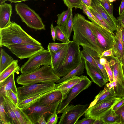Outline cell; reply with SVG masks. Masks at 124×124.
I'll use <instances>...</instances> for the list:
<instances>
[{
    "label": "cell",
    "mask_w": 124,
    "mask_h": 124,
    "mask_svg": "<svg viewBox=\"0 0 124 124\" xmlns=\"http://www.w3.org/2000/svg\"><path fill=\"white\" fill-rule=\"evenodd\" d=\"M52 56L48 50L43 49L34 54L23 64L20 68L21 74H25L33 71L45 65H50Z\"/></svg>",
    "instance_id": "8992f818"
},
{
    "label": "cell",
    "mask_w": 124,
    "mask_h": 124,
    "mask_svg": "<svg viewBox=\"0 0 124 124\" xmlns=\"http://www.w3.org/2000/svg\"><path fill=\"white\" fill-rule=\"evenodd\" d=\"M7 1V0H0V5L5 3Z\"/></svg>",
    "instance_id": "94428289"
},
{
    "label": "cell",
    "mask_w": 124,
    "mask_h": 124,
    "mask_svg": "<svg viewBox=\"0 0 124 124\" xmlns=\"http://www.w3.org/2000/svg\"><path fill=\"white\" fill-rule=\"evenodd\" d=\"M50 29L51 31V34L53 40L54 42L55 40L56 39V33L54 27L53 23H52L51 27Z\"/></svg>",
    "instance_id": "816d5d0a"
},
{
    "label": "cell",
    "mask_w": 124,
    "mask_h": 124,
    "mask_svg": "<svg viewBox=\"0 0 124 124\" xmlns=\"http://www.w3.org/2000/svg\"><path fill=\"white\" fill-rule=\"evenodd\" d=\"M101 2L103 7L113 19L117 23V19H116L113 15V8L111 2H110L108 0H103L102 2Z\"/></svg>",
    "instance_id": "f35d334b"
},
{
    "label": "cell",
    "mask_w": 124,
    "mask_h": 124,
    "mask_svg": "<svg viewBox=\"0 0 124 124\" xmlns=\"http://www.w3.org/2000/svg\"><path fill=\"white\" fill-rule=\"evenodd\" d=\"M92 8L96 11L104 18L114 31L116 30L117 23L116 22L102 5L99 0H91Z\"/></svg>",
    "instance_id": "e0dca14e"
},
{
    "label": "cell",
    "mask_w": 124,
    "mask_h": 124,
    "mask_svg": "<svg viewBox=\"0 0 124 124\" xmlns=\"http://www.w3.org/2000/svg\"><path fill=\"white\" fill-rule=\"evenodd\" d=\"M89 21L77 13L73 18V40L79 45L87 46L97 52L100 57L103 52L99 46L90 26Z\"/></svg>",
    "instance_id": "6da1fadb"
},
{
    "label": "cell",
    "mask_w": 124,
    "mask_h": 124,
    "mask_svg": "<svg viewBox=\"0 0 124 124\" xmlns=\"http://www.w3.org/2000/svg\"><path fill=\"white\" fill-rule=\"evenodd\" d=\"M54 27L56 33V39L61 41L62 43H67L70 41L67 35L65 30L62 29L57 25Z\"/></svg>",
    "instance_id": "836d02e7"
},
{
    "label": "cell",
    "mask_w": 124,
    "mask_h": 124,
    "mask_svg": "<svg viewBox=\"0 0 124 124\" xmlns=\"http://www.w3.org/2000/svg\"><path fill=\"white\" fill-rule=\"evenodd\" d=\"M68 44L69 43H67L62 48L51 55V65L54 72L61 66L64 61L67 52Z\"/></svg>",
    "instance_id": "7402d4cb"
},
{
    "label": "cell",
    "mask_w": 124,
    "mask_h": 124,
    "mask_svg": "<svg viewBox=\"0 0 124 124\" xmlns=\"http://www.w3.org/2000/svg\"><path fill=\"white\" fill-rule=\"evenodd\" d=\"M61 101L47 105H41L36 103L23 111L28 115L33 124H37V120L39 117L44 115L47 116L51 114L57 109Z\"/></svg>",
    "instance_id": "5bb4252c"
},
{
    "label": "cell",
    "mask_w": 124,
    "mask_h": 124,
    "mask_svg": "<svg viewBox=\"0 0 124 124\" xmlns=\"http://www.w3.org/2000/svg\"><path fill=\"white\" fill-rule=\"evenodd\" d=\"M116 0H108L110 2H113Z\"/></svg>",
    "instance_id": "e7e4bbea"
},
{
    "label": "cell",
    "mask_w": 124,
    "mask_h": 124,
    "mask_svg": "<svg viewBox=\"0 0 124 124\" xmlns=\"http://www.w3.org/2000/svg\"><path fill=\"white\" fill-rule=\"evenodd\" d=\"M91 84V81L87 76H84L83 79L70 90L65 98L60 103L57 109V113H62L72 100L81 92L88 88Z\"/></svg>",
    "instance_id": "7c38bea8"
},
{
    "label": "cell",
    "mask_w": 124,
    "mask_h": 124,
    "mask_svg": "<svg viewBox=\"0 0 124 124\" xmlns=\"http://www.w3.org/2000/svg\"><path fill=\"white\" fill-rule=\"evenodd\" d=\"M106 86L110 89H114V85L113 82H110L107 83L106 85Z\"/></svg>",
    "instance_id": "680465c9"
},
{
    "label": "cell",
    "mask_w": 124,
    "mask_h": 124,
    "mask_svg": "<svg viewBox=\"0 0 124 124\" xmlns=\"http://www.w3.org/2000/svg\"><path fill=\"white\" fill-rule=\"evenodd\" d=\"M123 27L117 22L116 35L114 36V43L112 48L114 56L121 62L124 56V50L122 34Z\"/></svg>",
    "instance_id": "9a60e30c"
},
{
    "label": "cell",
    "mask_w": 124,
    "mask_h": 124,
    "mask_svg": "<svg viewBox=\"0 0 124 124\" xmlns=\"http://www.w3.org/2000/svg\"><path fill=\"white\" fill-rule=\"evenodd\" d=\"M4 96L8 98L16 106H18L19 100L18 95L11 90L7 91Z\"/></svg>",
    "instance_id": "60d3db41"
},
{
    "label": "cell",
    "mask_w": 124,
    "mask_h": 124,
    "mask_svg": "<svg viewBox=\"0 0 124 124\" xmlns=\"http://www.w3.org/2000/svg\"><path fill=\"white\" fill-rule=\"evenodd\" d=\"M93 124H105L103 120L100 117L96 118Z\"/></svg>",
    "instance_id": "11a10c76"
},
{
    "label": "cell",
    "mask_w": 124,
    "mask_h": 124,
    "mask_svg": "<svg viewBox=\"0 0 124 124\" xmlns=\"http://www.w3.org/2000/svg\"><path fill=\"white\" fill-rule=\"evenodd\" d=\"M85 68V60L82 58V60L79 65L70 71L65 76L60 78L56 83H59L73 76H80L83 74Z\"/></svg>",
    "instance_id": "f1b7e54d"
},
{
    "label": "cell",
    "mask_w": 124,
    "mask_h": 124,
    "mask_svg": "<svg viewBox=\"0 0 124 124\" xmlns=\"http://www.w3.org/2000/svg\"><path fill=\"white\" fill-rule=\"evenodd\" d=\"M116 97L114 89H109L106 85L95 97L94 100L89 104L88 108L92 106L107 99Z\"/></svg>",
    "instance_id": "d4e9b609"
},
{
    "label": "cell",
    "mask_w": 124,
    "mask_h": 124,
    "mask_svg": "<svg viewBox=\"0 0 124 124\" xmlns=\"http://www.w3.org/2000/svg\"><path fill=\"white\" fill-rule=\"evenodd\" d=\"M100 58L99 57H96L94 58V60L97 66L102 73L105 80L107 82L108 81V77L104 66L101 64L100 63Z\"/></svg>",
    "instance_id": "b9f144b4"
},
{
    "label": "cell",
    "mask_w": 124,
    "mask_h": 124,
    "mask_svg": "<svg viewBox=\"0 0 124 124\" xmlns=\"http://www.w3.org/2000/svg\"><path fill=\"white\" fill-rule=\"evenodd\" d=\"M62 99V93L56 88L54 91L40 99L37 103L41 105H49L59 101H61Z\"/></svg>",
    "instance_id": "603a6c76"
},
{
    "label": "cell",
    "mask_w": 124,
    "mask_h": 124,
    "mask_svg": "<svg viewBox=\"0 0 124 124\" xmlns=\"http://www.w3.org/2000/svg\"><path fill=\"white\" fill-rule=\"evenodd\" d=\"M115 111L117 114L119 115L120 116L121 124H124V103Z\"/></svg>",
    "instance_id": "bcb514c9"
},
{
    "label": "cell",
    "mask_w": 124,
    "mask_h": 124,
    "mask_svg": "<svg viewBox=\"0 0 124 124\" xmlns=\"http://www.w3.org/2000/svg\"><path fill=\"white\" fill-rule=\"evenodd\" d=\"M15 9L22 21L28 27L36 30H45L41 17L27 5L19 2L15 4Z\"/></svg>",
    "instance_id": "5b68a950"
},
{
    "label": "cell",
    "mask_w": 124,
    "mask_h": 124,
    "mask_svg": "<svg viewBox=\"0 0 124 124\" xmlns=\"http://www.w3.org/2000/svg\"><path fill=\"white\" fill-rule=\"evenodd\" d=\"M0 52V73H1L10 65L15 60L1 48Z\"/></svg>",
    "instance_id": "f546056e"
},
{
    "label": "cell",
    "mask_w": 124,
    "mask_h": 124,
    "mask_svg": "<svg viewBox=\"0 0 124 124\" xmlns=\"http://www.w3.org/2000/svg\"><path fill=\"white\" fill-rule=\"evenodd\" d=\"M37 123L39 124H46L47 122L45 120L44 115L39 117L37 119Z\"/></svg>",
    "instance_id": "681fc988"
},
{
    "label": "cell",
    "mask_w": 124,
    "mask_h": 124,
    "mask_svg": "<svg viewBox=\"0 0 124 124\" xmlns=\"http://www.w3.org/2000/svg\"><path fill=\"white\" fill-rule=\"evenodd\" d=\"M12 9L11 4L5 2L0 5V29L5 27L10 22Z\"/></svg>",
    "instance_id": "ffe728a7"
},
{
    "label": "cell",
    "mask_w": 124,
    "mask_h": 124,
    "mask_svg": "<svg viewBox=\"0 0 124 124\" xmlns=\"http://www.w3.org/2000/svg\"><path fill=\"white\" fill-rule=\"evenodd\" d=\"M117 22H119L121 25L124 28V14L119 16L117 18Z\"/></svg>",
    "instance_id": "f5cc1de1"
},
{
    "label": "cell",
    "mask_w": 124,
    "mask_h": 124,
    "mask_svg": "<svg viewBox=\"0 0 124 124\" xmlns=\"http://www.w3.org/2000/svg\"><path fill=\"white\" fill-rule=\"evenodd\" d=\"M118 12L119 16L124 14V0H122L119 8Z\"/></svg>",
    "instance_id": "f907efd6"
},
{
    "label": "cell",
    "mask_w": 124,
    "mask_h": 124,
    "mask_svg": "<svg viewBox=\"0 0 124 124\" xmlns=\"http://www.w3.org/2000/svg\"><path fill=\"white\" fill-rule=\"evenodd\" d=\"M122 69H123V73L124 76V65L122 66Z\"/></svg>",
    "instance_id": "be15d7a7"
},
{
    "label": "cell",
    "mask_w": 124,
    "mask_h": 124,
    "mask_svg": "<svg viewBox=\"0 0 124 124\" xmlns=\"http://www.w3.org/2000/svg\"><path fill=\"white\" fill-rule=\"evenodd\" d=\"M54 82L38 83L17 87L19 101L25 99L54 87Z\"/></svg>",
    "instance_id": "30bf717a"
},
{
    "label": "cell",
    "mask_w": 124,
    "mask_h": 124,
    "mask_svg": "<svg viewBox=\"0 0 124 124\" xmlns=\"http://www.w3.org/2000/svg\"><path fill=\"white\" fill-rule=\"evenodd\" d=\"M121 62L122 66L124 65V56L123 59L122 60Z\"/></svg>",
    "instance_id": "6125c7cd"
},
{
    "label": "cell",
    "mask_w": 124,
    "mask_h": 124,
    "mask_svg": "<svg viewBox=\"0 0 124 124\" xmlns=\"http://www.w3.org/2000/svg\"><path fill=\"white\" fill-rule=\"evenodd\" d=\"M81 46L83 48V50L81 51L82 58L88 62L103 76L102 73L97 66L94 60V58L96 57H99L100 58L97 52L84 46L82 45Z\"/></svg>",
    "instance_id": "44dd1931"
},
{
    "label": "cell",
    "mask_w": 124,
    "mask_h": 124,
    "mask_svg": "<svg viewBox=\"0 0 124 124\" xmlns=\"http://www.w3.org/2000/svg\"><path fill=\"white\" fill-rule=\"evenodd\" d=\"M7 1H8L10 2L11 3H19L21 2L29 0H7ZM43 0L44 1H45V0Z\"/></svg>",
    "instance_id": "6f0895ef"
},
{
    "label": "cell",
    "mask_w": 124,
    "mask_h": 124,
    "mask_svg": "<svg viewBox=\"0 0 124 124\" xmlns=\"http://www.w3.org/2000/svg\"><path fill=\"white\" fill-rule=\"evenodd\" d=\"M11 90L18 95L17 87L15 80L14 73L8 77L1 85H0V96H4L6 92Z\"/></svg>",
    "instance_id": "cb8c5ba5"
},
{
    "label": "cell",
    "mask_w": 124,
    "mask_h": 124,
    "mask_svg": "<svg viewBox=\"0 0 124 124\" xmlns=\"http://www.w3.org/2000/svg\"><path fill=\"white\" fill-rule=\"evenodd\" d=\"M84 77V76L83 75L80 77L73 76L62 82L56 84V87L57 90L61 91L63 99L62 101L65 98L70 90L83 79Z\"/></svg>",
    "instance_id": "2e32d148"
},
{
    "label": "cell",
    "mask_w": 124,
    "mask_h": 124,
    "mask_svg": "<svg viewBox=\"0 0 124 124\" xmlns=\"http://www.w3.org/2000/svg\"><path fill=\"white\" fill-rule=\"evenodd\" d=\"M60 79V77L54 72L51 66L45 65L32 72L21 74L16 78L18 84L23 86L31 84L56 82Z\"/></svg>",
    "instance_id": "3957f363"
},
{
    "label": "cell",
    "mask_w": 124,
    "mask_h": 124,
    "mask_svg": "<svg viewBox=\"0 0 124 124\" xmlns=\"http://www.w3.org/2000/svg\"><path fill=\"white\" fill-rule=\"evenodd\" d=\"M82 10L83 12L87 16L89 19L92 22L105 28L99 22L88 8L82 3Z\"/></svg>",
    "instance_id": "d590c367"
},
{
    "label": "cell",
    "mask_w": 124,
    "mask_h": 124,
    "mask_svg": "<svg viewBox=\"0 0 124 124\" xmlns=\"http://www.w3.org/2000/svg\"><path fill=\"white\" fill-rule=\"evenodd\" d=\"M110 57L111 59L108 62L113 73V83L116 97L120 98L124 97V76L122 62L115 56Z\"/></svg>",
    "instance_id": "52a82bcc"
},
{
    "label": "cell",
    "mask_w": 124,
    "mask_h": 124,
    "mask_svg": "<svg viewBox=\"0 0 124 124\" xmlns=\"http://www.w3.org/2000/svg\"><path fill=\"white\" fill-rule=\"evenodd\" d=\"M100 117L103 120L105 124H121L120 116L116 113L112 108Z\"/></svg>",
    "instance_id": "83f0119b"
},
{
    "label": "cell",
    "mask_w": 124,
    "mask_h": 124,
    "mask_svg": "<svg viewBox=\"0 0 124 124\" xmlns=\"http://www.w3.org/2000/svg\"><path fill=\"white\" fill-rule=\"evenodd\" d=\"M18 62V60H14L10 65L0 73V85L11 74L20 71V68Z\"/></svg>",
    "instance_id": "4316f807"
},
{
    "label": "cell",
    "mask_w": 124,
    "mask_h": 124,
    "mask_svg": "<svg viewBox=\"0 0 124 124\" xmlns=\"http://www.w3.org/2000/svg\"><path fill=\"white\" fill-rule=\"evenodd\" d=\"M104 66L108 75V80L110 82H113L114 80L113 73L110 67L109 62L107 60Z\"/></svg>",
    "instance_id": "7bdbcfd3"
},
{
    "label": "cell",
    "mask_w": 124,
    "mask_h": 124,
    "mask_svg": "<svg viewBox=\"0 0 124 124\" xmlns=\"http://www.w3.org/2000/svg\"><path fill=\"white\" fill-rule=\"evenodd\" d=\"M64 4L70 8H73L82 9L81 0H62Z\"/></svg>",
    "instance_id": "74e56055"
},
{
    "label": "cell",
    "mask_w": 124,
    "mask_h": 124,
    "mask_svg": "<svg viewBox=\"0 0 124 124\" xmlns=\"http://www.w3.org/2000/svg\"><path fill=\"white\" fill-rule=\"evenodd\" d=\"M6 47L21 59L30 58L44 49L41 45L30 44H13L8 45Z\"/></svg>",
    "instance_id": "4fadbf2b"
},
{
    "label": "cell",
    "mask_w": 124,
    "mask_h": 124,
    "mask_svg": "<svg viewBox=\"0 0 124 124\" xmlns=\"http://www.w3.org/2000/svg\"><path fill=\"white\" fill-rule=\"evenodd\" d=\"M99 1H100V2H102V1H103V0H99Z\"/></svg>",
    "instance_id": "03108f58"
},
{
    "label": "cell",
    "mask_w": 124,
    "mask_h": 124,
    "mask_svg": "<svg viewBox=\"0 0 124 124\" xmlns=\"http://www.w3.org/2000/svg\"><path fill=\"white\" fill-rule=\"evenodd\" d=\"M107 60L106 57H101L99 58L100 63L101 64L104 66L106 63Z\"/></svg>",
    "instance_id": "9f6ffc18"
},
{
    "label": "cell",
    "mask_w": 124,
    "mask_h": 124,
    "mask_svg": "<svg viewBox=\"0 0 124 124\" xmlns=\"http://www.w3.org/2000/svg\"><path fill=\"white\" fill-rule=\"evenodd\" d=\"M96 119L85 117L80 120H78L75 124H93Z\"/></svg>",
    "instance_id": "f6af8a7d"
},
{
    "label": "cell",
    "mask_w": 124,
    "mask_h": 124,
    "mask_svg": "<svg viewBox=\"0 0 124 124\" xmlns=\"http://www.w3.org/2000/svg\"><path fill=\"white\" fill-rule=\"evenodd\" d=\"M95 16L99 22L108 30L114 34V30L108 24L102 16L96 11L92 8H88Z\"/></svg>",
    "instance_id": "e575fe53"
},
{
    "label": "cell",
    "mask_w": 124,
    "mask_h": 124,
    "mask_svg": "<svg viewBox=\"0 0 124 124\" xmlns=\"http://www.w3.org/2000/svg\"><path fill=\"white\" fill-rule=\"evenodd\" d=\"M67 44L55 42L49 43L47 46V50L52 55L62 48Z\"/></svg>",
    "instance_id": "8d00e7d4"
},
{
    "label": "cell",
    "mask_w": 124,
    "mask_h": 124,
    "mask_svg": "<svg viewBox=\"0 0 124 124\" xmlns=\"http://www.w3.org/2000/svg\"><path fill=\"white\" fill-rule=\"evenodd\" d=\"M82 3L85 5L88 8H92L91 0H81Z\"/></svg>",
    "instance_id": "db71d44e"
},
{
    "label": "cell",
    "mask_w": 124,
    "mask_h": 124,
    "mask_svg": "<svg viewBox=\"0 0 124 124\" xmlns=\"http://www.w3.org/2000/svg\"><path fill=\"white\" fill-rule=\"evenodd\" d=\"M80 45L73 40L68 44L67 52L62 64L54 72L59 77L65 76L75 68L82 60Z\"/></svg>",
    "instance_id": "277c9868"
},
{
    "label": "cell",
    "mask_w": 124,
    "mask_h": 124,
    "mask_svg": "<svg viewBox=\"0 0 124 124\" xmlns=\"http://www.w3.org/2000/svg\"><path fill=\"white\" fill-rule=\"evenodd\" d=\"M90 26L97 43L104 51L113 48L114 36L106 29L89 21Z\"/></svg>",
    "instance_id": "ba28073f"
},
{
    "label": "cell",
    "mask_w": 124,
    "mask_h": 124,
    "mask_svg": "<svg viewBox=\"0 0 124 124\" xmlns=\"http://www.w3.org/2000/svg\"><path fill=\"white\" fill-rule=\"evenodd\" d=\"M0 124H11L5 108L4 96H0Z\"/></svg>",
    "instance_id": "1f68e13d"
},
{
    "label": "cell",
    "mask_w": 124,
    "mask_h": 124,
    "mask_svg": "<svg viewBox=\"0 0 124 124\" xmlns=\"http://www.w3.org/2000/svg\"><path fill=\"white\" fill-rule=\"evenodd\" d=\"M57 109L55 110L53 113L49 117L47 120L46 124H56L59 117L57 112Z\"/></svg>",
    "instance_id": "ee69618b"
},
{
    "label": "cell",
    "mask_w": 124,
    "mask_h": 124,
    "mask_svg": "<svg viewBox=\"0 0 124 124\" xmlns=\"http://www.w3.org/2000/svg\"><path fill=\"white\" fill-rule=\"evenodd\" d=\"M85 60V69L88 75L93 82L100 87H103L106 83L103 76L88 62Z\"/></svg>",
    "instance_id": "ac0fdd59"
},
{
    "label": "cell",
    "mask_w": 124,
    "mask_h": 124,
    "mask_svg": "<svg viewBox=\"0 0 124 124\" xmlns=\"http://www.w3.org/2000/svg\"><path fill=\"white\" fill-rule=\"evenodd\" d=\"M56 88L55 86L52 89L45 91L25 99L19 101L18 106L23 110H25L37 103L40 99L54 91Z\"/></svg>",
    "instance_id": "d6986e66"
},
{
    "label": "cell",
    "mask_w": 124,
    "mask_h": 124,
    "mask_svg": "<svg viewBox=\"0 0 124 124\" xmlns=\"http://www.w3.org/2000/svg\"><path fill=\"white\" fill-rule=\"evenodd\" d=\"M122 42H123V48H124V28H123L122 31Z\"/></svg>",
    "instance_id": "91938a15"
},
{
    "label": "cell",
    "mask_w": 124,
    "mask_h": 124,
    "mask_svg": "<svg viewBox=\"0 0 124 124\" xmlns=\"http://www.w3.org/2000/svg\"><path fill=\"white\" fill-rule=\"evenodd\" d=\"M123 98L115 97L110 98L88 108L85 113V117L96 119L100 117Z\"/></svg>",
    "instance_id": "8fae6325"
},
{
    "label": "cell",
    "mask_w": 124,
    "mask_h": 124,
    "mask_svg": "<svg viewBox=\"0 0 124 124\" xmlns=\"http://www.w3.org/2000/svg\"><path fill=\"white\" fill-rule=\"evenodd\" d=\"M5 108L6 111L11 124H20L15 113L11 107L7 98L4 96Z\"/></svg>",
    "instance_id": "4dcf8cb0"
},
{
    "label": "cell",
    "mask_w": 124,
    "mask_h": 124,
    "mask_svg": "<svg viewBox=\"0 0 124 124\" xmlns=\"http://www.w3.org/2000/svg\"><path fill=\"white\" fill-rule=\"evenodd\" d=\"M8 99L9 104L14 112L20 124H33L28 116L22 109L18 106H16Z\"/></svg>",
    "instance_id": "484cf974"
},
{
    "label": "cell",
    "mask_w": 124,
    "mask_h": 124,
    "mask_svg": "<svg viewBox=\"0 0 124 124\" xmlns=\"http://www.w3.org/2000/svg\"><path fill=\"white\" fill-rule=\"evenodd\" d=\"M70 14V9L68 8L67 10L63 11L61 13L58 14L57 21V25L62 29L65 30V26L69 18Z\"/></svg>",
    "instance_id": "d6a6232c"
},
{
    "label": "cell",
    "mask_w": 124,
    "mask_h": 124,
    "mask_svg": "<svg viewBox=\"0 0 124 124\" xmlns=\"http://www.w3.org/2000/svg\"><path fill=\"white\" fill-rule=\"evenodd\" d=\"M70 14L65 26V31L67 35L70 39L71 33L73 27V18L72 9L70 8Z\"/></svg>",
    "instance_id": "ab89813d"
},
{
    "label": "cell",
    "mask_w": 124,
    "mask_h": 124,
    "mask_svg": "<svg viewBox=\"0 0 124 124\" xmlns=\"http://www.w3.org/2000/svg\"><path fill=\"white\" fill-rule=\"evenodd\" d=\"M89 104L76 105L69 104L62 112L58 124H75L89 106Z\"/></svg>",
    "instance_id": "9c48e42d"
},
{
    "label": "cell",
    "mask_w": 124,
    "mask_h": 124,
    "mask_svg": "<svg viewBox=\"0 0 124 124\" xmlns=\"http://www.w3.org/2000/svg\"><path fill=\"white\" fill-rule=\"evenodd\" d=\"M124 103V97L123 98L116 103L112 107V108L115 111L116 110L121 107Z\"/></svg>",
    "instance_id": "c3c4849f"
},
{
    "label": "cell",
    "mask_w": 124,
    "mask_h": 124,
    "mask_svg": "<svg viewBox=\"0 0 124 124\" xmlns=\"http://www.w3.org/2000/svg\"><path fill=\"white\" fill-rule=\"evenodd\" d=\"M114 57L115 56L113 53L111 48L104 51L102 53L101 56V57Z\"/></svg>",
    "instance_id": "7dc6e473"
},
{
    "label": "cell",
    "mask_w": 124,
    "mask_h": 124,
    "mask_svg": "<svg viewBox=\"0 0 124 124\" xmlns=\"http://www.w3.org/2000/svg\"><path fill=\"white\" fill-rule=\"evenodd\" d=\"M0 46L6 47L10 45L30 44L41 45L39 41L32 37L14 22H10L5 27L0 29Z\"/></svg>",
    "instance_id": "7a4b0ae2"
}]
</instances>
